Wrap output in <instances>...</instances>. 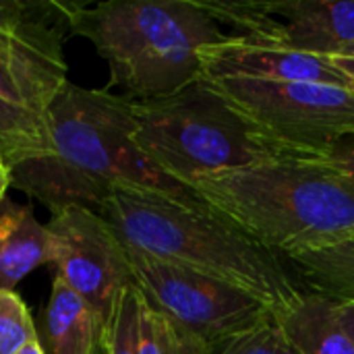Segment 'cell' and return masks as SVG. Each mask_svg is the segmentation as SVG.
<instances>
[{
    "instance_id": "1",
    "label": "cell",
    "mask_w": 354,
    "mask_h": 354,
    "mask_svg": "<svg viewBox=\"0 0 354 354\" xmlns=\"http://www.w3.org/2000/svg\"><path fill=\"white\" fill-rule=\"evenodd\" d=\"M97 214L124 247L241 288L276 317L305 295L280 255L201 199L114 191Z\"/></svg>"
},
{
    "instance_id": "2",
    "label": "cell",
    "mask_w": 354,
    "mask_h": 354,
    "mask_svg": "<svg viewBox=\"0 0 354 354\" xmlns=\"http://www.w3.org/2000/svg\"><path fill=\"white\" fill-rule=\"evenodd\" d=\"M191 191L288 259L354 232V180L332 160L274 158L199 178Z\"/></svg>"
},
{
    "instance_id": "3",
    "label": "cell",
    "mask_w": 354,
    "mask_h": 354,
    "mask_svg": "<svg viewBox=\"0 0 354 354\" xmlns=\"http://www.w3.org/2000/svg\"><path fill=\"white\" fill-rule=\"evenodd\" d=\"M68 31L93 44L110 85L135 102L156 100L201 79V50L228 37L203 0L62 2Z\"/></svg>"
},
{
    "instance_id": "4",
    "label": "cell",
    "mask_w": 354,
    "mask_h": 354,
    "mask_svg": "<svg viewBox=\"0 0 354 354\" xmlns=\"http://www.w3.org/2000/svg\"><path fill=\"white\" fill-rule=\"evenodd\" d=\"M135 122L139 149L187 189L212 174L288 158L261 141L207 79L164 97L135 102Z\"/></svg>"
},
{
    "instance_id": "5",
    "label": "cell",
    "mask_w": 354,
    "mask_h": 354,
    "mask_svg": "<svg viewBox=\"0 0 354 354\" xmlns=\"http://www.w3.org/2000/svg\"><path fill=\"white\" fill-rule=\"evenodd\" d=\"M52 149L66 164L112 191L153 193L176 201L199 197L166 176L135 141V102L106 89L66 83L48 114Z\"/></svg>"
},
{
    "instance_id": "6",
    "label": "cell",
    "mask_w": 354,
    "mask_h": 354,
    "mask_svg": "<svg viewBox=\"0 0 354 354\" xmlns=\"http://www.w3.org/2000/svg\"><path fill=\"white\" fill-rule=\"evenodd\" d=\"M255 135L288 158L330 160L354 133V93L307 81L207 79Z\"/></svg>"
},
{
    "instance_id": "7",
    "label": "cell",
    "mask_w": 354,
    "mask_h": 354,
    "mask_svg": "<svg viewBox=\"0 0 354 354\" xmlns=\"http://www.w3.org/2000/svg\"><path fill=\"white\" fill-rule=\"evenodd\" d=\"M124 251L133 284L143 299L212 348L276 317L241 288L131 247H124Z\"/></svg>"
},
{
    "instance_id": "8",
    "label": "cell",
    "mask_w": 354,
    "mask_h": 354,
    "mask_svg": "<svg viewBox=\"0 0 354 354\" xmlns=\"http://www.w3.org/2000/svg\"><path fill=\"white\" fill-rule=\"evenodd\" d=\"M48 230L56 241V278L89 305L106 334L120 295L133 286L124 245L110 224L87 207L52 216Z\"/></svg>"
},
{
    "instance_id": "9",
    "label": "cell",
    "mask_w": 354,
    "mask_h": 354,
    "mask_svg": "<svg viewBox=\"0 0 354 354\" xmlns=\"http://www.w3.org/2000/svg\"><path fill=\"white\" fill-rule=\"evenodd\" d=\"M205 6L220 25L230 27V37L319 56L354 44V0L205 2Z\"/></svg>"
},
{
    "instance_id": "10",
    "label": "cell",
    "mask_w": 354,
    "mask_h": 354,
    "mask_svg": "<svg viewBox=\"0 0 354 354\" xmlns=\"http://www.w3.org/2000/svg\"><path fill=\"white\" fill-rule=\"evenodd\" d=\"M68 31L62 2H37L21 21L0 25V100L46 118L68 83L64 60Z\"/></svg>"
},
{
    "instance_id": "11",
    "label": "cell",
    "mask_w": 354,
    "mask_h": 354,
    "mask_svg": "<svg viewBox=\"0 0 354 354\" xmlns=\"http://www.w3.org/2000/svg\"><path fill=\"white\" fill-rule=\"evenodd\" d=\"M307 81L348 87L328 56L226 37L201 50V79Z\"/></svg>"
},
{
    "instance_id": "12",
    "label": "cell",
    "mask_w": 354,
    "mask_h": 354,
    "mask_svg": "<svg viewBox=\"0 0 354 354\" xmlns=\"http://www.w3.org/2000/svg\"><path fill=\"white\" fill-rule=\"evenodd\" d=\"M10 187H17L31 199L39 201L52 216L68 207L100 212L114 193L66 164L56 153L29 158L10 166Z\"/></svg>"
},
{
    "instance_id": "13",
    "label": "cell",
    "mask_w": 354,
    "mask_h": 354,
    "mask_svg": "<svg viewBox=\"0 0 354 354\" xmlns=\"http://www.w3.org/2000/svg\"><path fill=\"white\" fill-rule=\"evenodd\" d=\"M56 241L48 226L39 224L31 205L0 201V286L15 288L39 266L52 263Z\"/></svg>"
},
{
    "instance_id": "14",
    "label": "cell",
    "mask_w": 354,
    "mask_h": 354,
    "mask_svg": "<svg viewBox=\"0 0 354 354\" xmlns=\"http://www.w3.org/2000/svg\"><path fill=\"white\" fill-rule=\"evenodd\" d=\"M276 319L299 354H354V340L340 319L338 303L319 292H305Z\"/></svg>"
},
{
    "instance_id": "15",
    "label": "cell",
    "mask_w": 354,
    "mask_h": 354,
    "mask_svg": "<svg viewBox=\"0 0 354 354\" xmlns=\"http://www.w3.org/2000/svg\"><path fill=\"white\" fill-rule=\"evenodd\" d=\"M102 336L104 330L89 305L60 278H54L44 309V353L91 354Z\"/></svg>"
},
{
    "instance_id": "16",
    "label": "cell",
    "mask_w": 354,
    "mask_h": 354,
    "mask_svg": "<svg viewBox=\"0 0 354 354\" xmlns=\"http://www.w3.org/2000/svg\"><path fill=\"white\" fill-rule=\"evenodd\" d=\"M288 261L303 276L311 292H319L338 305L354 301V232Z\"/></svg>"
},
{
    "instance_id": "17",
    "label": "cell",
    "mask_w": 354,
    "mask_h": 354,
    "mask_svg": "<svg viewBox=\"0 0 354 354\" xmlns=\"http://www.w3.org/2000/svg\"><path fill=\"white\" fill-rule=\"evenodd\" d=\"M54 153L48 120L0 100V156L6 166Z\"/></svg>"
},
{
    "instance_id": "18",
    "label": "cell",
    "mask_w": 354,
    "mask_h": 354,
    "mask_svg": "<svg viewBox=\"0 0 354 354\" xmlns=\"http://www.w3.org/2000/svg\"><path fill=\"white\" fill-rule=\"evenodd\" d=\"M212 346L153 309L141 295L139 354H209Z\"/></svg>"
},
{
    "instance_id": "19",
    "label": "cell",
    "mask_w": 354,
    "mask_h": 354,
    "mask_svg": "<svg viewBox=\"0 0 354 354\" xmlns=\"http://www.w3.org/2000/svg\"><path fill=\"white\" fill-rule=\"evenodd\" d=\"M31 340L37 332L29 309L15 290L0 286V354H19Z\"/></svg>"
},
{
    "instance_id": "20",
    "label": "cell",
    "mask_w": 354,
    "mask_h": 354,
    "mask_svg": "<svg viewBox=\"0 0 354 354\" xmlns=\"http://www.w3.org/2000/svg\"><path fill=\"white\" fill-rule=\"evenodd\" d=\"M139 305L141 292L133 284L120 295L112 324L104 334L108 354H139Z\"/></svg>"
},
{
    "instance_id": "21",
    "label": "cell",
    "mask_w": 354,
    "mask_h": 354,
    "mask_svg": "<svg viewBox=\"0 0 354 354\" xmlns=\"http://www.w3.org/2000/svg\"><path fill=\"white\" fill-rule=\"evenodd\" d=\"M209 354H299L295 351V346L288 342V338L284 336L280 324L276 317L268 319L266 324L228 338L224 342H220L218 346L212 348Z\"/></svg>"
},
{
    "instance_id": "22",
    "label": "cell",
    "mask_w": 354,
    "mask_h": 354,
    "mask_svg": "<svg viewBox=\"0 0 354 354\" xmlns=\"http://www.w3.org/2000/svg\"><path fill=\"white\" fill-rule=\"evenodd\" d=\"M37 2H21V0H0V25L15 23L25 19L35 10Z\"/></svg>"
},
{
    "instance_id": "23",
    "label": "cell",
    "mask_w": 354,
    "mask_h": 354,
    "mask_svg": "<svg viewBox=\"0 0 354 354\" xmlns=\"http://www.w3.org/2000/svg\"><path fill=\"white\" fill-rule=\"evenodd\" d=\"M330 160H332L340 170H344V172L354 180V133L353 135H348V137H344V139L336 145V149H334V153H332Z\"/></svg>"
},
{
    "instance_id": "24",
    "label": "cell",
    "mask_w": 354,
    "mask_h": 354,
    "mask_svg": "<svg viewBox=\"0 0 354 354\" xmlns=\"http://www.w3.org/2000/svg\"><path fill=\"white\" fill-rule=\"evenodd\" d=\"M328 58L340 71V75L344 77L348 89L354 93V56H348V54H328Z\"/></svg>"
},
{
    "instance_id": "25",
    "label": "cell",
    "mask_w": 354,
    "mask_h": 354,
    "mask_svg": "<svg viewBox=\"0 0 354 354\" xmlns=\"http://www.w3.org/2000/svg\"><path fill=\"white\" fill-rule=\"evenodd\" d=\"M338 313H340V319H342L346 332L351 334V338L354 340V301L353 303H342V305H338Z\"/></svg>"
},
{
    "instance_id": "26",
    "label": "cell",
    "mask_w": 354,
    "mask_h": 354,
    "mask_svg": "<svg viewBox=\"0 0 354 354\" xmlns=\"http://www.w3.org/2000/svg\"><path fill=\"white\" fill-rule=\"evenodd\" d=\"M10 187V168L6 166L4 158L0 156V201L6 199V189Z\"/></svg>"
},
{
    "instance_id": "27",
    "label": "cell",
    "mask_w": 354,
    "mask_h": 354,
    "mask_svg": "<svg viewBox=\"0 0 354 354\" xmlns=\"http://www.w3.org/2000/svg\"><path fill=\"white\" fill-rule=\"evenodd\" d=\"M19 354H46L44 353V346H41V342H39V338L37 340H31L23 351Z\"/></svg>"
},
{
    "instance_id": "28",
    "label": "cell",
    "mask_w": 354,
    "mask_h": 354,
    "mask_svg": "<svg viewBox=\"0 0 354 354\" xmlns=\"http://www.w3.org/2000/svg\"><path fill=\"white\" fill-rule=\"evenodd\" d=\"M91 354H108V344H106V336H102L100 338V342L95 344V348H93V353Z\"/></svg>"
},
{
    "instance_id": "29",
    "label": "cell",
    "mask_w": 354,
    "mask_h": 354,
    "mask_svg": "<svg viewBox=\"0 0 354 354\" xmlns=\"http://www.w3.org/2000/svg\"><path fill=\"white\" fill-rule=\"evenodd\" d=\"M336 54H348V56H354V44L346 46V48H342V50H340V52H336Z\"/></svg>"
}]
</instances>
